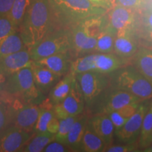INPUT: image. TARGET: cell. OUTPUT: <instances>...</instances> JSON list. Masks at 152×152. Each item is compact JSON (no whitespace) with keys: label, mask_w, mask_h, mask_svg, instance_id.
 Segmentation results:
<instances>
[{"label":"cell","mask_w":152,"mask_h":152,"mask_svg":"<svg viewBox=\"0 0 152 152\" xmlns=\"http://www.w3.org/2000/svg\"><path fill=\"white\" fill-rule=\"evenodd\" d=\"M49 0H33L19 28L25 46L31 49L54 30Z\"/></svg>","instance_id":"obj_1"},{"label":"cell","mask_w":152,"mask_h":152,"mask_svg":"<svg viewBox=\"0 0 152 152\" xmlns=\"http://www.w3.org/2000/svg\"><path fill=\"white\" fill-rule=\"evenodd\" d=\"M49 2L58 21L72 26L90 17L105 14L108 10L90 0H49Z\"/></svg>","instance_id":"obj_2"},{"label":"cell","mask_w":152,"mask_h":152,"mask_svg":"<svg viewBox=\"0 0 152 152\" xmlns=\"http://www.w3.org/2000/svg\"><path fill=\"white\" fill-rule=\"evenodd\" d=\"M1 92L9 94L21 95L26 103L36 105L42 102L45 95L36 87L32 66L23 68L9 75Z\"/></svg>","instance_id":"obj_3"},{"label":"cell","mask_w":152,"mask_h":152,"mask_svg":"<svg viewBox=\"0 0 152 152\" xmlns=\"http://www.w3.org/2000/svg\"><path fill=\"white\" fill-rule=\"evenodd\" d=\"M111 73L110 80L113 89L130 92L142 101L152 99V82L133 66H122Z\"/></svg>","instance_id":"obj_4"},{"label":"cell","mask_w":152,"mask_h":152,"mask_svg":"<svg viewBox=\"0 0 152 152\" xmlns=\"http://www.w3.org/2000/svg\"><path fill=\"white\" fill-rule=\"evenodd\" d=\"M122 58L111 53L87 54L72 61L71 71L75 74L87 71L111 74L122 67Z\"/></svg>","instance_id":"obj_5"},{"label":"cell","mask_w":152,"mask_h":152,"mask_svg":"<svg viewBox=\"0 0 152 152\" xmlns=\"http://www.w3.org/2000/svg\"><path fill=\"white\" fill-rule=\"evenodd\" d=\"M71 30L66 28L53 30L30 49L33 61L61 52H71Z\"/></svg>","instance_id":"obj_6"},{"label":"cell","mask_w":152,"mask_h":152,"mask_svg":"<svg viewBox=\"0 0 152 152\" xmlns=\"http://www.w3.org/2000/svg\"><path fill=\"white\" fill-rule=\"evenodd\" d=\"M108 74L94 71H87L75 74L77 85L87 108L92 107L101 98L109 85L110 77Z\"/></svg>","instance_id":"obj_7"},{"label":"cell","mask_w":152,"mask_h":152,"mask_svg":"<svg viewBox=\"0 0 152 152\" xmlns=\"http://www.w3.org/2000/svg\"><path fill=\"white\" fill-rule=\"evenodd\" d=\"M33 134L15 125H8L0 130V152L19 151Z\"/></svg>","instance_id":"obj_8"},{"label":"cell","mask_w":152,"mask_h":152,"mask_svg":"<svg viewBox=\"0 0 152 152\" xmlns=\"http://www.w3.org/2000/svg\"><path fill=\"white\" fill-rule=\"evenodd\" d=\"M85 102L77 81L74 82L69 94L61 103L53 106L55 114L58 119L68 116L81 115L84 111Z\"/></svg>","instance_id":"obj_9"},{"label":"cell","mask_w":152,"mask_h":152,"mask_svg":"<svg viewBox=\"0 0 152 152\" xmlns=\"http://www.w3.org/2000/svg\"><path fill=\"white\" fill-rule=\"evenodd\" d=\"M102 98V101L99 100L96 102V103L99 102V108L97 113L107 114L110 112L122 109L123 107L128 104L142 102L141 99L137 97L134 94H131L130 92L122 90H118V89H113L109 92V94L104 95Z\"/></svg>","instance_id":"obj_10"},{"label":"cell","mask_w":152,"mask_h":152,"mask_svg":"<svg viewBox=\"0 0 152 152\" xmlns=\"http://www.w3.org/2000/svg\"><path fill=\"white\" fill-rule=\"evenodd\" d=\"M9 111V123L19 128L31 130L39 118L41 107L36 104H26L18 108L13 107Z\"/></svg>","instance_id":"obj_11"},{"label":"cell","mask_w":152,"mask_h":152,"mask_svg":"<svg viewBox=\"0 0 152 152\" xmlns=\"http://www.w3.org/2000/svg\"><path fill=\"white\" fill-rule=\"evenodd\" d=\"M149 105L140 104L135 113L129 118L121 128L115 132L118 141L121 143H128L134 141L140 134L142 122Z\"/></svg>","instance_id":"obj_12"},{"label":"cell","mask_w":152,"mask_h":152,"mask_svg":"<svg viewBox=\"0 0 152 152\" xmlns=\"http://www.w3.org/2000/svg\"><path fill=\"white\" fill-rule=\"evenodd\" d=\"M71 35L72 51L76 54L83 56L95 51L97 37L91 36L82 22L73 26Z\"/></svg>","instance_id":"obj_13"},{"label":"cell","mask_w":152,"mask_h":152,"mask_svg":"<svg viewBox=\"0 0 152 152\" xmlns=\"http://www.w3.org/2000/svg\"><path fill=\"white\" fill-rule=\"evenodd\" d=\"M134 20L133 9L116 4L110 11L107 26L115 34L132 30Z\"/></svg>","instance_id":"obj_14"},{"label":"cell","mask_w":152,"mask_h":152,"mask_svg":"<svg viewBox=\"0 0 152 152\" xmlns=\"http://www.w3.org/2000/svg\"><path fill=\"white\" fill-rule=\"evenodd\" d=\"M33 60L30 55V49L21 50L9 54L0 59V71L7 76L26 67L33 66Z\"/></svg>","instance_id":"obj_15"},{"label":"cell","mask_w":152,"mask_h":152,"mask_svg":"<svg viewBox=\"0 0 152 152\" xmlns=\"http://www.w3.org/2000/svg\"><path fill=\"white\" fill-rule=\"evenodd\" d=\"M70 52H61L33 61L34 65L45 66L61 76L71 71L72 64Z\"/></svg>","instance_id":"obj_16"},{"label":"cell","mask_w":152,"mask_h":152,"mask_svg":"<svg viewBox=\"0 0 152 152\" xmlns=\"http://www.w3.org/2000/svg\"><path fill=\"white\" fill-rule=\"evenodd\" d=\"M88 123L96 134L103 140L106 146L111 145L115 134V128L106 113H96L88 120Z\"/></svg>","instance_id":"obj_17"},{"label":"cell","mask_w":152,"mask_h":152,"mask_svg":"<svg viewBox=\"0 0 152 152\" xmlns=\"http://www.w3.org/2000/svg\"><path fill=\"white\" fill-rule=\"evenodd\" d=\"M32 68L36 87L45 94L49 93L55 85L61 78V76L54 73L45 66L33 64Z\"/></svg>","instance_id":"obj_18"},{"label":"cell","mask_w":152,"mask_h":152,"mask_svg":"<svg viewBox=\"0 0 152 152\" xmlns=\"http://www.w3.org/2000/svg\"><path fill=\"white\" fill-rule=\"evenodd\" d=\"M138 47L137 42L131 34V30L118 33L115 36L113 52L122 59L134 56Z\"/></svg>","instance_id":"obj_19"},{"label":"cell","mask_w":152,"mask_h":152,"mask_svg":"<svg viewBox=\"0 0 152 152\" xmlns=\"http://www.w3.org/2000/svg\"><path fill=\"white\" fill-rule=\"evenodd\" d=\"M75 80V75L73 72L70 71L55 85L49 92V102L53 106L61 104L69 94Z\"/></svg>","instance_id":"obj_20"},{"label":"cell","mask_w":152,"mask_h":152,"mask_svg":"<svg viewBox=\"0 0 152 152\" xmlns=\"http://www.w3.org/2000/svg\"><path fill=\"white\" fill-rule=\"evenodd\" d=\"M59 125V119L55 114L54 108L52 109L41 108L40 113L35 125L33 128L34 134L42 132H50L56 134Z\"/></svg>","instance_id":"obj_21"},{"label":"cell","mask_w":152,"mask_h":152,"mask_svg":"<svg viewBox=\"0 0 152 152\" xmlns=\"http://www.w3.org/2000/svg\"><path fill=\"white\" fill-rule=\"evenodd\" d=\"M134 66L137 71L152 82V49L139 46L134 55Z\"/></svg>","instance_id":"obj_22"},{"label":"cell","mask_w":152,"mask_h":152,"mask_svg":"<svg viewBox=\"0 0 152 152\" xmlns=\"http://www.w3.org/2000/svg\"><path fill=\"white\" fill-rule=\"evenodd\" d=\"M88 118L87 116H80L76 120L68 133L65 144L71 151H80L82 140L86 129Z\"/></svg>","instance_id":"obj_23"},{"label":"cell","mask_w":152,"mask_h":152,"mask_svg":"<svg viewBox=\"0 0 152 152\" xmlns=\"http://www.w3.org/2000/svg\"><path fill=\"white\" fill-rule=\"evenodd\" d=\"M107 147L105 142L92 130L87 122L84 135L82 140L80 151L101 152L104 151Z\"/></svg>","instance_id":"obj_24"},{"label":"cell","mask_w":152,"mask_h":152,"mask_svg":"<svg viewBox=\"0 0 152 152\" xmlns=\"http://www.w3.org/2000/svg\"><path fill=\"white\" fill-rule=\"evenodd\" d=\"M55 134L50 132L35 133V136L30 139L27 143L19 150V152H41L47 144L54 140Z\"/></svg>","instance_id":"obj_25"},{"label":"cell","mask_w":152,"mask_h":152,"mask_svg":"<svg viewBox=\"0 0 152 152\" xmlns=\"http://www.w3.org/2000/svg\"><path fill=\"white\" fill-rule=\"evenodd\" d=\"M20 32L16 31L0 42V59L25 48Z\"/></svg>","instance_id":"obj_26"},{"label":"cell","mask_w":152,"mask_h":152,"mask_svg":"<svg viewBox=\"0 0 152 152\" xmlns=\"http://www.w3.org/2000/svg\"><path fill=\"white\" fill-rule=\"evenodd\" d=\"M140 137L139 144L143 149L152 144V102L144 117Z\"/></svg>","instance_id":"obj_27"},{"label":"cell","mask_w":152,"mask_h":152,"mask_svg":"<svg viewBox=\"0 0 152 152\" xmlns=\"http://www.w3.org/2000/svg\"><path fill=\"white\" fill-rule=\"evenodd\" d=\"M116 34L106 26L97 37L95 51L100 53H111L113 51Z\"/></svg>","instance_id":"obj_28"},{"label":"cell","mask_w":152,"mask_h":152,"mask_svg":"<svg viewBox=\"0 0 152 152\" xmlns=\"http://www.w3.org/2000/svg\"><path fill=\"white\" fill-rule=\"evenodd\" d=\"M32 1L33 0H15L8 16L18 29Z\"/></svg>","instance_id":"obj_29"},{"label":"cell","mask_w":152,"mask_h":152,"mask_svg":"<svg viewBox=\"0 0 152 152\" xmlns=\"http://www.w3.org/2000/svg\"><path fill=\"white\" fill-rule=\"evenodd\" d=\"M143 45L152 49V9L144 15L140 34Z\"/></svg>","instance_id":"obj_30"},{"label":"cell","mask_w":152,"mask_h":152,"mask_svg":"<svg viewBox=\"0 0 152 152\" xmlns=\"http://www.w3.org/2000/svg\"><path fill=\"white\" fill-rule=\"evenodd\" d=\"M80 115L68 116L65 118L59 119V125H58V131L55 134L54 140L65 144L71 127L73 126L74 123L75 122L76 120L78 118Z\"/></svg>","instance_id":"obj_31"},{"label":"cell","mask_w":152,"mask_h":152,"mask_svg":"<svg viewBox=\"0 0 152 152\" xmlns=\"http://www.w3.org/2000/svg\"><path fill=\"white\" fill-rule=\"evenodd\" d=\"M18 30L8 16L0 17V42Z\"/></svg>","instance_id":"obj_32"},{"label":"cell","mask_w":152,"mask_h":152,"mask_svg":"<svg viewBox=\"0 0 152 152\" xmlns=\"http://www.w3.org/2000/svg\"><path fill=\"white\" fill-rule=\"evenodd\" d=\"M138 144L135 140L134 141L128 142V143H123V144L115 146H108L106 147L104 151L106 152H134L139 151Z\"/></svg>","instance_id":"obj_33"},{"label":"cell","mask_w":152,"mask_h":152,"mask_svg":"<svg viewBox=\"0 0 152 152\" xmlns=\"http://www.w3.org/2000/svg\"><path fill=\"white\" fill-rule=\"evenodd\" d=\"M44 152H68L71 151V149L66 144L53 140L47 144L44 149Z\"/></svg>","instance_id":"obj_34"},{"label":"cell","mask_w":152,"mask_h":152,"mask_svg":"<svg viewBox=\"0 0 152 152\" xmlns=\"http://www.w3.org/2000/svg\"><path fill=\"white\" fill-rule=\"evenodd\" d=\"M9 124V111L6 106L0 102V130Z\"/></svg>","instance_id":"obj_35"},{"label":"cell","mask_w":152,"mask_h":152,"mask_svg":"<svg viewBox=\"0 0 152 152\" xmlns=\"http://www.w3.org/2000/svg\"><path fill=\"white\" fill-rule=\"evenodd\" d=\"M115 1L116 4L134 9L142 7L145 0H115Z\"/></svg>","instance_id":"obj_36"},{"label":"cell","mask_w":152,"mask_h":152,"mask_svg":"<svg viewBox=\"0 0 152 152\" xmlns=\"http://www.w3.org/2000/svg\"><path fill=\"white\" fill-rule=\"evenodd\" d=\"M15 0H0V17L8 16Z\"/></svg>","instance_id":"obj_37"},{"label":"cell","mask_w":152,"mask_h":152,"mask_svg":"<svg viewBox=\"0 0 152 152\" xmlns=\"http://www.w3.org/2000/svg\"><path fill=\"white\" fill-rule=\"evenodd\" d=\"M90 1L106 9H111L113 5V0H90Z\"/></svg>","instance_id":"obj_38"},{"label":"cell","mask_w":152,"mask_h":152,"mask_svg":"<svg viewBox=\"0 0 152 152\" xmlns=\"http://www.w3.org/2000/svg\"><path fill=\"white\" fill-rule=\"evenodd\" d=\"M7 77H8V76H7L3 72L0 71V92H1V87H2L4 83H5Z\"/></svg>","instance_id":"obj_39"},{"label":"cell","mask_w":152,"mask_h":152,"mask_svg":"<svg viewBox=\"0 0 152 152\" xmlns=\"http://www.w3.org/2000/svg\"><path fill=\"white\" fill-rule=\"evenodd\" d=\"M144 151H146V152H152V144H150L149 147L144 148Z\"/></svg>","instance_id":"obj_40"}]
</instances>
